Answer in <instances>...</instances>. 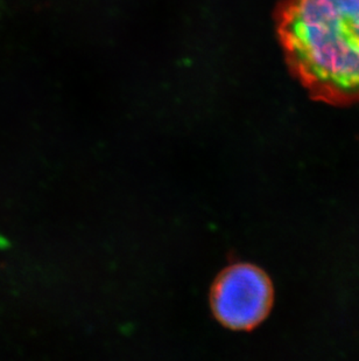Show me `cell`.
I'll list each match as a JSON object with an SVG mask.
<instances>
[{
	"label": "cell",
	"mask_w": 359,
	"mask_h": 361,
	"mask_svg": "<svg viewBox=\"0 0 359 361\" xmlns=\"http://www.w3.org/2000/svg\"><path fill=\"white\" fill-rule=\"evenodd\" d=\"M275 25L288 68L313 99L359 103V0H282Z\"/></svg>",
	"instance_id": "1"
},
{
	"label": "cell",
	"mask_w": 359,
	"mask_h": 361,
	"mask_svg": "<svg viewBox=\"0 0 359 361\" xmlns=\"http://www.w3.org/2000/svg\"><path fill=\"white\" fill-rule=\"evenodd\" d=\"M273 295L264 270L250 263H236L218 274L209 300L218 323L230 330L251 331L267 317Z\"/></svg>",
	"instance_id": "2"
}]
</instances>
